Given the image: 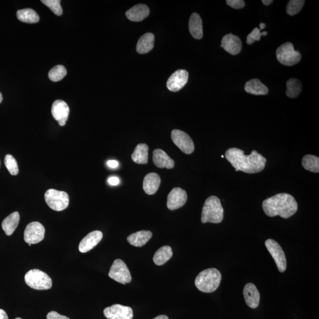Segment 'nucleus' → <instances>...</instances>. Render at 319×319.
Here are the masks:
<instances>
[{
  "label": "nucleus",
  "instance_id": "nucleus-17",
  "mask_svg": "<svg viewBox=\"0 0 319 319\" xmlns=\"http://www.w3.org/2000/svg\"><path fill=\"white\" fill-rule=\"evenodd\" d=\"M103 234L100 231H92L82 239L79 245V250L85 253L93 249L103 239Z\"/></svg>",
  "mask_w": 319,
  "mask_h": 319
},
{
  "label": "nucleus",
  "instance_id": "nucleus-29",
  "mask_svg": "<svg viewBox=\"0 0 319 319\" xmlns=\"http://www.w3.org/2000/svg\"><path fill=\"white\" fill-rule=\"evenodd\" d=\"M173 255L171 248L163 246L159 248L153 257V261L157 266H160L166 263Z\"/></svg>",
  "mask_w": 319,
  "mask_h": 319
},
{
  "label": "nucleus",
  "instance_id": "nucleus-2",
  "mask_svg": "<svg viewBox=\"0 0 319 319\" xmlns=\"http://www.w3.org/2000/svg\"><path fill=\"white\" fill-rule=\"evenodd\" d=\"M262 206L264 213L268 216H280L284 219L294 215L298 209L295 197L286 193L277 194L264 200Z\"/></svg>",
  "mask_w": 319,
  "mask_h": 319
},
{
  "label": "nucleus",
  "instance_id": "nucleus-15",
  "mask_svg": "<svg viewBox=\"0 0 319 319\" xmlns=\"http://www.w3.org/2000/svg\"><path fill=\"white\" fill-rule=\"evenodd\" d=\"M52 116L60 126H65L69 115V107L65 101L56 100L52 107Z\"/></svg>",
  "mask_w": 319,
  "mask_h": 319
},
{
  "label": "nucleus",
  "instance_id": "nucleus-37",
  "mask_svg": "<svg viewBox=\"0 0 319 319\" xmlns=\"http://www.w3.org/2000/svg\"><path fill=\"white\" fill-rule=\"evenodd\" d=\"M226 2L228 5L235 9H241L245 6V1L243 0H227Z\"/></svg>",
  "mask_w": 319,
  "mask_h": 319
},
{
  "label": "nucleus",
  "instance_id": "nucleus-21",
  "mask_svg": "<svg viewBox=\"0 0 319 319\" xmlns=\"http://www.w3.org/2000/svg\"><path fill=\"white\" fill-rule=\"evenodd\" d=\"M161 183L159 175L155 173L147 174L144 178L143 189L148 194H153L157 192Z\"/></svg>",
  "mask_w": 319,
  "mask_h": 319
},
{
  "label": "nucleus",
  "instance_id": "nucleus-25",
  "mask_svg": "<svg viewBox=\"0 0 319 319\" xmlns=\"http://www.w3.org/2000/svg\"><path fill=\"white\" fill-rule=\"evenodd\" d=\"M244 88L247 93L255 95H264L269 93V89L258 79L248 81Z\"/></svg>",
  "mask_w": 319,
  "mask_h": 319
},
{
  "label": "nucleus",
  "instance_id": "nucleus-43",
  "mask_svg": "<svg viewBox=\"0 0 319 319\" xmlns=\"http://www.w3.org/2000/svg\"><path fill=\"white\" fill-rule=\"evenodd\" d=\"M153 319H169L167 316L165 315H160L158 317H156Z\"/></svg>",
  "mask_w": 319,
  "mask_h": 319
},
{
  "label": "nucleus",
  "instance_id": "nucleus-40",
  "mask_svg": "<svg viewBox=\"0 0 319 319\" xmlns=\"http://www.w3.org/2000/svg\"><path fill=\"white\" fill-rule=\"evenodd\" d=\"M119 162L116 160H109L107 162V165L110 168H117L118 166H119Z\"/></svg>",
  "mask_w": 319,
  "mask_h": 319
},
{
  "label": "nucleus",
  "instance_id": "nucleus-13",
  "mask_svg": "<svg viewBox=\"0 0 319 319\" xmlns=\"http://www.w3.org/2000/svg\"><path fill=\"white\" fill-rule=\"evenodd\" d=\"M187 200L186 191L180 187H175L168 194L167 206L169 210H176L183 206Z\"/></svg>",
  "mask_w": 319,
  "mask_h": 319
},
{
  "label": "nucleus",
  "instance_id": "nucleus-7",
  "mask_svg": "<svg viewBox=\"0 0 319 319\" xmlns=\"http://www.w3.org/2000/svg\"><path fill=\"white\" fill-rule=\"evenodd\" d=\"M277 60L282 65L291 66L301 61V54L294 49L292 43L287 42L280 46L276 51Z\"/></svg>",
  "mask_w": 319,
  "mask_h": 319
},
{
  "label": "nucleus",
  "instance_id": "nucleus-33",
  "mask_svg": "<svg viewBox=\"0 0 319 319\" xmlns=\"http://www.w3.org/2000/svg\"><path fill=\"white\" fill-rule=\"evenodd\" d=\"M304 0H291L287 5V13L289 15H295L301 11L305 4Z\"/></svg>",
  "mask_w": 319,
  "mask_h": 319
},
{
  "label": "nucleus",
  "instance_id": "nucleus-18",
  "mask_svg": "<svg viewBox=\"0 0 319 319\" xmlns=\"http://www.w3.org/2000/svg\"><path fill=\"white\" fill-rule=\"evenodd\" d=\"M243 294L244 299L248 307L256 309L258 307L260 301L259 292L253 283H248L244 287Z\"/></svg>",
  "mask_w": 319,
  "mask_h": 319
},
{
  "label": "nucleus",
  "instance_id": "nucleus-24",
  "mask_svg": "<svg viewBox=\"0 0 319 319\" xmlns=\"http://www.w3.org/2000/svg\"><path fill=\"white\" fill-rule=\"evenodd\" d=\"M155 44V36L151 33L143 35L137 44V51L140 54L148 53L153 49Z\"/></svg>",
  "mask_w": 319,
  "mask_h": 319
},
{
  "label": "nucleus",
  "instance_id": "nucleus-26",
  "mask_svg": "<svg viewBox=\"0 0 319 319\" xmlns=\"http://www.w3.org/2000/svg\"><path fill=\"white\" fill-rule=\"evenodd\" d=\"M20 221V214L18 212H14L6 217L2 222V228L7 236H10L17 228Z\"/></svg>",
  "mask_w": 319,
  "mask_h": 319
},
{
  "label": "nucleus",
  "instance_id": "nucleus-28",
  "mask_svg": "<svg viewBox=\"0 0 319 319\" xmlns=\"http://www.w3.org/2000/svg\"><path fill=\"white\" fill-rule=\"evenodd\" d=\"M17 17L20 21L26 23H37L40 20L39 14L31 8L19 9L17 11Z\"/></svg>",
  "mask_w": 319,
  "mask_h": 319
},
{
  "label": "nucleus",
  "instance_id": "nucleus-16",
  "mask_svg": "<svg viewBox=\"0 0 319 319\" xmlns=\"http://www.w3.org/2000/svg\"><path fill=\"white\" fill-rule=\"evenodd\" d=\"M221 47L231 55H237L242 50L241 40L234 34H226L222 38Z\"/></svg>",
  "mask_w": 319,
  "mask_h": 319
},
{
  "label": "nucleus",
  "instance_id": "nucleus-12",
  "mask_svg": "<svg viewBox=\"0 0 319 319\" xmlns=\"http://www.w3.org/2000/svg\"><path fill=\"white\" fill-rule=\"evenodd\" d=\"M104 314L108 319H132L133 318L132 309L121 305H114L105 308Z\"/></svg>",
  "mask_w": 319,
  "mask_h": 319
},
{
  "label": "nucleus",
  "instance_id": "nucleus-47",
  "mask_svg": "<svg viewBox=\"0 0 319 319\" xmlns=\"http://www.w3.org/2000/svg\"><path fill=\"white\" fill-rule=\"evenodd\" d=\"M221 158H224V156H222Z\"/></svg>",
  "mask_w": 319,
  "mask_h": 319
},
{
  "label": "nucleus",
  "instance_id": "nucleus-42",
  "mask_svg": "<svg viewBox=\"0 0 319 319\" xmlns=\"http://www.w3.org/2000/svg\"><path fill=\"white\" fill-rule=\"evenodd\" d=\"M263 4L266 5H269L273 2V0H263Z\"/></svg>",
  "mask_w": 319,
  "mask_h": 319
},
{
  "label": "nucleus",
  "instance_id": "nucleus-10",
  "mask_svg": "<svg viewBox=\"0 0 319 319\" xmlns=\"http://www.w3.org/2000/svg\"><path fill=\"white\" fill-rule=\"evenodd\" d=\"M45 234V229L39 222H33L28 224L25 229L24 239L26 243L31 244L39 243L43 240Z\"/></svg>",
  "mask_w": 319,
  "mask_h": 319
},
{
  "label": "nucleus",
  "instance_id": "nucleus-41",
  "mask_svg": "<svg viewBox=\"0 0 319 319\" xmlns=\"http://www.w3.org/2000/svg\"><path fill=\"white\" fill-rule=\"evenodd\" d=\"M0 319H8L7 314L1 309H0Z\"/></svg>",
  "mask_w": 319,
  "mask_h": 319
},
{
  "label": "nucleus",
  "instance_id": "nucleus-1",
  "mask_svg": "<svg viewBox=\"0 0 319 319\" xmlns=\"http://www.w3.org/2000/svg\"><path fill=\"white\" fill-rule=\"evenodd\" d=\"M225 157L236 171H241L248 174L263 171L267 161L266 159L257 151H252L250 155H245L243 151L237 148L227 150Z\"/></svg>",
  "mask_w": 319,
  "mask_h": 319
},
{
  "label": "nucleus",
  "instance_id": "nucleus-4",
  "mask_svg": "<svg viewBox=\"0 0 319 319\" xmlns=\"http://www.w3.org/2000/svg\"><path fill=\"white\" fill-rule=\"evenodd\" d=\"M223 209L221 200L218 197L211 196L208 197L204 203L201 221L213 223H221L223 219Z\"/></svg>",
  "mask_w": 319,
  "mask_h": 319
},
{
  "label": "nucleus",
  "instance_id": "nucleus-8",
  "mask_svg": "<svg viewBox=\"0 0 319 319\" xmlns=\"http://www.w3.org/2000/svg\"><path fill=\"white\" fill-rule=\"evenodd\" d=\"M108 276L111 279L123 285L132 282V277L129 269L123 260L117 259L110 268Z\"/></svg>",
  "mask_w": 319,
  "mask_h": 319
},
{
  "label": "nucleus",
  "instance_id": "nucleus-19",
  "mask_svg": "<svg viewBox=\"0 0 319 319\" xmlns=\"http://www.w3.org/2000/svg\"><path fill=\"white\" fill-rule=\"evenodd\" d=\"M153 160L155 164L159 168L168 169L173 168L174 161L162 150L158 149L153 152Z\"/></svg>",
  "mask_w": 319,
  "mask_h": 319
},
{
  "label": "nucleus",
  "instance_id": "nucleus-23",
  "mask_svg": "<svg viewBox=\"0 0 319 319\" xmlns=\"http://www.w3.org/2000/svg\"><path fill=\"white\" fill-rule=\"evenodd\" d=\"M152 235V232L149 231H138L129 235L127 241L133 246L141 247L148 243Z\"/></svg>",
  "mask_w": 319,
  "mask_h": 319
},
{
  "label": "nucleus",
  "instance_id": "nucleus-3",
  "mask_svg": "<svg viewBox=\"0 0 319 319\" xmlns=\"http://www.w3.org/2000/svg\"><path fill=\"white\" fill-rule=\"evenodd\" d=\"M222 276L218 270L212 268L200 272L195 279V286L199 291L213 293L218 289L221 283Z\"/></svg>",
  "mask_w": 319,
  "mask_h": 319
},
{
  "label": "nucleus",
  "instance_id": "nucleus-5",
  "mask_svg": "<svg viewBox=\"0 0 319 319\" xmlns=\"http://www.w3.org/2000/svg\"><path fill=\"white\" fill-rule=\"evenodd\" d=\"M25 282L31 288L38 290H49L52 286V280L47 274L38 269L28 271L25 274Z\"/></svg>",
  "mask_w": 319,
  "mask_h": 319
},
{
  "label": "nucleus",
  "instance_id": "nucleus-45",
  "mask_svg": "<svg viewBox=\"0 0 319 319\" xmlns=\"http://www.w3.org/2000/svg\"><path fill=\"white\" fill-rule=\"evenodd\" d=\"M2 100H3L2 95L1 93V92H0V104L2 103Z\"/></svg>",
  "mask_w": 319,
  "mask_h": 319
},
{
  "label": "nucleus",
  "instance_id": "nucleus-36",
  "mask_svg": "<svg viewBox=\"0 0 319 319\" xmlns=\"http://www.w3.org/2000/svg\"><path fill=\"white\" fill-rule=\"evenodd\" d=\"M259 28L255 27L254 29L248 35L247 38V43L248 44H253L255 41H260L261 36H266L267 34V31H264L261 33Z\"/></svg>",
  "mask_w": 319,
  "mask_h": 319
},
{
  "label": "nucleus",
  "instance_id": "nucleus-34",
  "mask_svg": "<svg viewBox=\"0 0 319 319\" xmlns=\"http://www.w3.org/2000/svg\"><path fill=\"white\" fill-rule=\"evenodd\" d=\"M4 164L5 167L11 175H16L18 173V167L17 162L11 155H7L4 159Z\"/></svg>",
  "mask_w": 319,
  "mask_h": 319
},
{
  "label": "nucleus",
  "instance_id": "nucleus-44",
  "mask_svg": "<svg viewBox=\"0 0 319 319\" xmlns=\"http://www.w3.org/2000/svg\"><path fill=\"white\" fill-rule=\"evenodd\" d=\"M266 25L265 23H261L260 24V30L264 29V28H266Z\"/></svg>",
  "mask_w": 319,
  "mask_h": 319
},
{
  "label": "nucleus",
  "instance_id": "nucleus-11",
  "mask_svg": "<svg viewBox=\"0 0 319 319\" xmlns=\"http://www.w3.org/2000/svg\"><path fill=\"white\" fill-rule=\"evenodd\" d=\"M172 141L185 154L190 155L194 151L192 139L186 133L179 130H174L171 134Z\"/></svg>",
  "mask_w": 319,
  "mask_h": 319
},
{
  "label": "nucleus",
  "instance_id": "nucleus-35",
  "mask_svg": "<svg viewBox=\"0 0 319 319\" xmlns=\"http://www.w3.org/2000/svg\"><path fill=\"white\" fill-rule=\"evenodd\" d=\"M41 2L50 8L54 14L57 16L62 15L63 10L60 5V0H41Z\"/></svg>",
  "mask_w": 319,
  "mask_h": 319
},
{
  "label": "nucleus",
  "instance_id": "nucleus-31",
  "mask_svg": "<svg viewBox=\"0 0 319 319\" xmlns=\"http://www.w3.org/2000/svg\"><path fill=\"white\" fill-rule=\"evenodd\" d=\"M302 165L306 170L319 173V158L314 155H306L302 159Z\"/></svg>",
  "mask_w": 319,
  "mask_h": 319
},
{
  "label": "nucleus",
  "instance_id": "nucleus-32",
  "mask_svg": "<svg viewBox=\"0 0 319 319\" xmlns=\"http://www.w3.org/2000/svg\"><path fill=\"white\" fill-rule=\"evenodd\" d=\"M67 74L65 67L63 65H57L49 72V78L52 82H59L61 81Z\"/></svg>",
  "mask_w": 319,
  "mask_h": 319
},
{
  "label": "nucleus",
  "instance_id": "nucleus-38",
  "mask_svg": "<svg viewBox=\"0 0 319 319\" xmlns=\"http://www.w3.org/2000/svg\"><path fill=\"white\" fill-rule=\"evenodd\" d=\"M47 319H70L69 318L58 314L55 311H52L47 315Z\"/></svg>",
  "mask_w": 319,
  "mask_h": 319
},
{
  "label": "nucleus",
  "instance_id": "nucleus-6",
  "mask_svg": "<svg viewBox=\"0 0 319 319\" xmlns=\"http://www.w3.org/2000/svg\"><path fill=\"white\" fill-rule=\"evenodd\" d=\"M44 199L50 208L55 211H62L68 207L69 197L68 194L63 191L55 189L47 190L44 194Z\"/></svg>",
  "mask_w": 319,
  "mask_h": 319
},
{
  "label": "nucleus",
  "instance_id": "nucleus-20",
  "mask_svg": "<svg viewBox=\"0 0 319 319\" xmlns=\"http://www.w3.org/2000/svg\"><path fill=\"white\" fill-rule=\"evenodd\" d=\"M150 9L145 4H137L126 12L128 19L135 22L142 21L148 17Z\"/></svg>",
  "mask_w": 319,
  "mask_h": 319
},
{
  "label": "nucleus",
  "instance_id": "nucleus-14",
  "mask_svg": "<svg viewBox=\"0 0 319 319\" xmlns=\"http://www.w3.org/2000/svg\"><path fill=\"white\" fill-rule=\"evenodd\" d=\"M189 73L186 70L180 69L175 71L168 78L167 87L169 91L177 92L187 84Z\"/></svg>",
  "mask_w": 319,
  "mask_h": 319
},
{
  "label": "nucleus",
  "instance_id": "nucleus-27",
  "mask_svg": "<svg viewBox=\"0 0 319 319\" xmlns=\"http://www.w3.org/2000/svg\"><path fill=\"white\" fill-rule=\"evenodd\" d=\"M132 158L137 164H145L149 160V147L146 144H139L136 146Z\"/></svg>",
  "mask_w": 319,
  "mask_h": 319
},
{
  "label": "nucleus",
  "instance_id": "nucleus-22",
  "mask_svg": "<svg viewBox=\"0 0 319 319\" xmlns=\"http://www.w3.org/2000/svg\"><path fill=\"white\" fill-rule=\"evenodd\" d=\"M189 28L190 33L195 39H201L203 37V25L202 19L200 15L194 12L191 15L189 22Z\"/></svg>",
  "mask_w": 319,
  "mask_h": 319
},
{
  "label": "nucleus",
  "instance_id": "nucleus-39",
  "mask_svg": "<svg viewBox=\"0 0 319 319\" xmlns=\"http://www.w3.org/2000/svg\"><path fill=\"white\" fill-rule=\"evenodd\" d=\"M108 182L112 186H117L120 183L119 178L117 177H111L108 178Z\"/></svg>",
  "mask_w": 319,
  "mask_h": 319
},
{
  "label": "nucleus",
  "instance_id": "nucleus-46",
  "mask_svg": "<svg viewBox=\"0 0 319 319\" xmlns=\"http://www.w3.org/2000/svg\"><path fill=\"white\" fill-rule=\"evenodd\" d=\"M15 319H21V318H15Z\"/></svg>",
  "mask_w": 319,
  "mask_h": 319
},
{
  "label": "nucleus",
  "instance_id": "nucleus-9",
  "mask_svg": "<svg viewBox=\"0 0 319 319\" xmlns=\"http://www.w3.org/2000/svg\"><path fill=\"white\" fill-rule=\"evenodd\" d=\"M265 245L273 257L280 272H285L287 268L286 255L278 242L269 239L265 242Z\"/></svg>",
  "mask_w": 319,
  "mask_h": 319
},
{
  "label": "nucleus",
  "instance_id": "nucleus-30",
  "mask_svg": "<svg viewBox=\"0 0 319 319\" xmlns=\"http://www.w3.org/2000/svg\"><path fill=\"white\" fill-rule=\"evenodd\" d=\"M303 85L299 80L292 78L287 82L286 95L291 98H295L298 97L302 91Z\"/></svg>",
  "mask_w": 319,
  "mask_h": 319
}]
</instances>
